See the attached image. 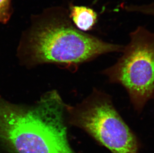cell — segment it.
I'll use <instances>...</instances> for the list:
<instances>
[{"instance_id":"6da1fadb","label":"cell","mask_w":154,"mask_h":153,"mask_svg":"<svg viewBox=\"0 0 154 153\" xmlns=\"http://www.w3.org/2000/svg\"><path fill=\"white\" fill-rule=\"evenodd\" d=\"M66 104L57 92L25 108L0 103V140L14 153H75L67 139Z\"/></svg>"},{"instance_id":"7a4b0ae2","label":"cell","mask_w":154,"mask_h":153,"mask_svg":"<svg viewBox=\"0 0 154 153\" xmlns=\"http://www.w3.org/2000/svg\"><path fill=\"white\" fill-rule=\"evenodd\" d=\"M66 13L61 12L32 33L29 49L35 62L75 67L105 54L123 50L124 46L108 43L79 31Z\"/></svg>"},{"instance_id":"3957f363","label":"cell","mask_w":154,"mask_h":153,"mask_svg":"<svg viewBox=\"0 0 154 153\" xmlns=\"http://www.w3.org/2000/svg\"><path fill=\"white\" fill-rule=\"evenodd\" d=\"M69 122L112 153H139L135 135L121 116L108 94L94 88L76 106L66 104Z\"/></svg>"},{"instance_id":"277c9868","label":"cell","mask_w":154,"mask_h":153,"mask_svg":"<svg viewBox=\"0 0 154 153\" xmlns=\"http://www.w3.org/2000/svg\"><path fill=\"white\" fill-rule=\"evenodd\" d=\"M130 39L118 61L102 74L125 88L134 109L141 112L154 98V32L138 26Z\"/></svg>"},{"instance_id":"5b68a950","label":"cell","mask_w":154,"mask_h":153,"mask_svg":"<svg viewBox=\"0 0 154 153\" xmlns=\"http://www.w3.org/2000/svg\"><path fill=\"white\" fill-rule=\"evenodd\" d=\"M69 16L74 26L85 32L91 31L98 21L97 14L93 9L86 6L72 4L70 7Z\"/></svg>"},{"instance_id":"8992f818","label":"cell","mask_w":154,"mask_h":153,"mask_svg":"<svg viewBox=\"0 0 154 153\" xmlns=\"http://www.w3.org/2000/svg\"><path fill=\"white\" fill-rule=\"evenodd\" d=\"M124 9L127 12L154 16V3L141 5H126L124 7Z\"/></svg>"},{"instance_id":"52a82bcc","label":"cell","mask_w":154,"mask_h":153,"mask_svg":"<svg viewBox=\"0 0 154 153\" xmlns=\"http://www.w3.org/2000/svg\"><path fill=\"white\" fill-rule=\"evenodd\" d=\"M11 0H0V23H6L10 17Z\"/></svg>"}]
</instances>
